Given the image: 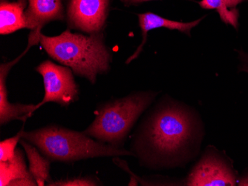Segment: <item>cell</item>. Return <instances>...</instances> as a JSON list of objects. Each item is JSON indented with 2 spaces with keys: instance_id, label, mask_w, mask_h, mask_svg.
<instances>
[{
  "instance_id": "ac0fdd59",
  "label": "cell",
  "mask_w": 248,
  "mask_h": 186,
  "mask_svg": "<svg viewBox=\"0 0 248 186\" xmlns=\"http://www.w3.org/2000/svg\"><path fill=\"white\" fill-rule=\"evenodd\" d=\"M124 3L129 4H137L140 2H148V1H153V0H121Z\"/></svg>"
},
{
  "instance_id": "52a82bcc",
  "label": "cell",
  "mask_w": 248,
  "mask_h": 186,
  "mask_svg": "<svg viewBox=\"0 0 248 186\" xmlns=\"http://www.w3.org/2000/svg\"><path fill=\"white\" fill-rule=\"evenodd\" d=\"M109 0H69L67 19L72 29L100 33L105 26Z\"/></svg>"
},
{
  "instance_id": "6da1fadb",
  "label": "cell",
  "mask_w": 248,
  "mask_h": 186,
  "mask_svg": "<svg viewBox=\"0 0 248 186\" xmlns=\"http://www.w3.org/2000/svg\"><path fill=\"white\" fill-rule=\"evenodd\" d=\"M204 134L194 108L164 97L139 125L130 151L152 170L182 168L197 156Z\"/></svg>"
},
{
  "instance_id": "8fae6325",
  "label": "cell",
  "mask_w": 248,
  "mask_h": 186,
  "mask_svg": "<svg viewBox=\"0 0 248 186\" xmlns=\"http://www.w3.org/2000/svg\"><path fill=\"white\" fill-rule=\"evenodd\" d=\"M11 69L6 65L2 64L0 69V124L6 125L12 120H22L26 121L27 118L30 117L33 114L35 105L29 104H12L8 102V92H7V75Z\"/></svg>"
},
{
  "instance_id": "8992f818",
  "label": "cell",
  "mask_w": 248,
  "mask_h": 186,
  "mask_svg": "<svg viewBox=\"0 0 248 186\" xmlns=\"http://www.w3.org/2000/svg\"><path fill=\"white\" fill-rule=\"evenodd\" d=\"M36 70L43 76L45 95L42 102L35 105L33 112L48 102L68 107L78 100V87L70 68L46 60L42 62Z\"/></svg>"
},
{
  "instance_id": "9c48e42d",
  "label": "cell",
  "mask_w": 248,
  "mask_h": 186,
  "mask_svg": "<svg viewBox=\"0 0 248 186\" xmlns=\"http://www.w3.org/2000/svg\"><path fill=\"white\" fill-rule=\"evenodd\" d=\"M139 19L143 40L137 50L127 59L126 64L130 63L132 60L136 59L140 55L143 46L146 44V40H147V34L150 30L160 29V28H166V29H170V30H178V31L182 32L190 37L191 30L197 26L203 18L193 21L190 23H181V22L165 19V18L161 17V16L155 14L151 12H147V13L139 14Z\"/></svg>"
},
{
  "instance_id": "5b68a950",
  "label": "cell",
  "mask_w": 248,
  "mask_h": 186,
  "mask_svg": "<svg viewBox=\"0 0 248 186\" xmlns=\"http://www.w3.org/2000/svg\"><path fill=\"white\" fill-rule=\"evenodd\" d=\"M237 176L231 161L214 147L209 146L185 180L186 186H236Z\"/></svg>"
},
{
  "instance_id": "5bb4252c",
  "label": "cell",
  "mask_w": 248,
  "mask_h": 186,
  "mask_svg": "<svg viewBox=\"0 0 248 186\" xmlns=\"http://www.w3.org/2000/svg\"><path fill=\"white\" fill-rule=\"evenodd\" d=\"M246 0H202L199 5L204 9H215L225 24L231 25L235 29L239 26V4Z\"/></svg>"
},
{
  "instance_id": "d6986e66",
  "label": "cell",
  "mask_w": 248,
  "mask_h": 186,
  "mask_svg": "<svg viewBox=\"0 0 248 186\" xmlns=\"http://www.w3.org/2000/svg\"><path fill=\"white\" fill-rule=\"evenodd\" d=\"M238 186H248V173L238 180Z\"/></svg>"
},
{
  "instance_id": "7a4b0ae2",
  "label": "cell",
  "mask_w": 248,
  "mask_h": 186,
  "mask_svg": "<svg viewBox=\"0 0 248 186\" xmlns=\"http://www.w3.org/2000/svg\"><path fill=\"white\" fill-rule=\"evenodd\" d=\"M40 43L54 60L70 68L75 74L94 84L98 74L107 73L111 54L100 33L83 35L69 30L61 35L47 37L40 33Z\"/></svg>"
},
{
  "instance_id": "30bf717a",
  "label": "cell",
  "mask_w": 248,
  "mask_h": 186,
  "mask_svg": "<svg viewBox=\"0 0 248 186\" xmlns=\"http://www.w3.org/2000/svg\"><path fill=\"white\" fill-rule=\"evenodd\" d=\"M0 186H37L29 169H27L24 154L20 148H16L12 159L7 162H0Z\"/></svg>"
},
{
  "instance_id": "2e32d148",
  "label": "cell",
  "mask_w": 248,
  "mask_h": 186,
  "mask_svg": "<svg viewBox=\"0 0 248 186\" xmlns=\"http://www.w3.org/2000/svg\"><path fill=\"white\" fill-rule=\"evenodd\" d=\"M46 186H95L98 183L90 177H77V178L61 180L58 181H51Z\"/></svg>"
},
{
  "instance_id": "e0dca14e",
  "label": "cell",
  "mask_w": 248,
  "mask_h": 186,
  "mask_svg": "<svg viewBox=\"0 0 248 186\" xmlns=\"http://www.w3.org/2000/svg\"><path fill=\"white\" fill-rule=\"evenodd\" d=\"M239 54L241 61L239 70L248 73V54L242 51H239Z\"/></svg>"
},
{
  "instance_id": "ba28073f",
  "label": "cell",
  "mask_w": 248,
  "mask_h": 186,
  "mask_svg": "<svg viewBox=\"0 0 248 186\" xmlns=\"http://www.w3.org/2000/svg\"><path fill=\"white\" fill-rule=\"evenodd\" d=\"M25 14L28 29L38 34L43 26L65 18L62 0H29Z\"/></svg>"
},
{
  "instance_id": "277c9868",
  "label": "cell",
  "mask_w": 248,
  "mask_h": 186,
  "mask_svg": "<svg viewBox=\"0 0 248 186\" xmlns=\"http://www.w3.org/2000/svg\"><path fill=\"white\" fill-rule=\"evenodd\" d=\"M157 94L139 91L103 104L93 123L83 132L100 143L121 148L131 129Z\"/></svg>"
},
{
  "instance_id": "4fadbf2b",
  "label": "cell",
  "mask_w": 248,
  "mask_h": 186,
  "mask_svg": "<svg viewBox=\"0 0 248 186\" xmlns=\"http://www.w3.org/2000/svg\"><path fill=\"white\" fill-rule=\"evenodd\" d=\"M19 143L24 148L29 162V172L35 180L37 186H43L52 181L50 177L49 170L51 161L39 152L37 147L21 138Z\"/></svg>"
},
{
  "instance_id": "9a60e30c",
  "label": "cell",
  "mask_w": 248,
  "mask_h": 186,
  "mask_svg": "<svg viewBox=\"0 0 248 186\" xmlns=\"http://www.w3.org/2000/svg\"><path fill=\"white\" fill-rule=\"evenodd\" d=\"M23 128L20 131L11 138L6 139L0 143V162H7L15 157L16 145L22 138Z\"/></svg>"
},
{
  "instance_id": "3957f363",
  "label": "cell",
  "mask_w": 248,
  "mask_h": 186,
  "mask_svg": "<svg viewBox=\"0 0 248 186\" xmlns=\"http://www.w3.org/2000/svg\"><path fill=\"white\" fill-rule=\"evenodd\" d=\"M22 138L35 145L51 162L72 163L93 158L133 156L130 151L103 143L84 132L54 125L23 130Z\"/></svg>"
},
{
  "instance_id": "7c38bea8",
  "label": "cell",
  "mask_w": 248,
  "mask_h": 186,
  "mask_svg": "<svg viewBox=\"0 0 248 186\" xmlns=\"http://www.w3.org/2000/svg\"><path fill=\"white\" fill-rule=\"evenodd\" d=\"M26 7V0H19L16 2H1L0 34L6 35L20 29H28L24 12Z\"/></svg>"
}]
</instances>
